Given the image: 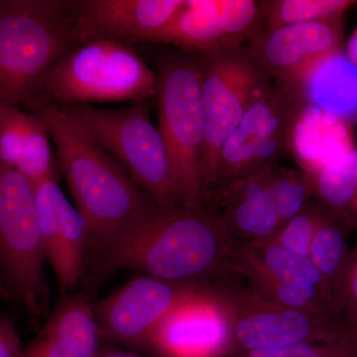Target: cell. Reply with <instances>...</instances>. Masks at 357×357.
Masks as SVG:
<instances>
[{"mask_svg":"<svg viewBox=\"0 0 357 357\" xmlns=\"http://www.w3.org/2000/svg\"><path fill=\"white\" fill-rule=\"evenodd\" d=\"M231 241L206 206H156L96 255L100 272L131 270L171 282L215 281L230 273Z\"/></svg>","mask_w":357,"mask_h":357,"instance_id":"cell-1","label":"cell"},{"mask_svg":"<svg viewBox=\"0 0 357 357\" xmlns=\"http://www.w3.org/2000/svg\"><path fill=\"white\" fill-rule=\"evenodd\" d=\"M29 107L46 122L75 206L88 220L95 255L130 231L156 204L62 105Z\"/></svg>","mask_w":357,"mask_h":357,"instance_id":"cell-2","label":"cell"},{"mask_svg":"<svg viewBox=\"0 0 357 357\" xmlns=\"http://www.w3.org/2000/svg\"><path fill=\"white\" fill-rule=\"evenodd\" d=\"M79 44L70 1L0 0V103L30 105Z\"/></svg>","mask_w":357,"mask_h":357,"instance_id":"cell-3","label":"cell"},{"mask_svg":"<svg viewBox=\"0 0 357 357\" xmlns=\"http://www.w3.org/2000/svg\"><path fill=\"white\" fill-rule=\"evenodd\" d=\"M64 107L123 167L157 206H185L165 143L151 121L147 100L132 102L122 109H103L91 105Z\"/></svg>","mask_w":357,"mask_h":357,"instance_id":"cell-4","label":"cell"},{"mask_svg":"<svg viewBox=\"0 0 357 357\" xmlns=\"http://www.w3.org/2000/svg\"><path fill=\"white\" fill-rule=\"evenodd\" d=\"M156 89L157 75L129 45L93 39L77 45L56 66L33 103L135 102L153 98Z\"/></svg>","mask_w":357,"mask_h":357,"instance_id":"cell-5","label":"cell"},{"mask_svg":"<svg viewBox=\"0 0 357 357\" xmlns=\"http://www.w3.org/2000/svg\"><path fill=\"white\" fill-rule=\"evenodd\" d=\"M202 192L210 197L223 144L241 123L246 110L271 84L270 77L248 48L225 47L202 53Z\"/></svg>","mask_w":357,"mask_h":357,"instance_id":"cell-6","label":"cell"},{"mask_svg":"<svg viewBox=\"0 0 357 357\" xmlns=\"http://www.w3.org/2000/svg\"><path fill=\"white\" fill-rule=\"evenodd\" d=\"M46 262L35 185L0 162V269L13 299L34 321L48 307Z\"/></svg>","mask_w":357,"mask_h":357,"instance_id":"cell-7","label":"cell"},{"mask_svg":"<svg viewBox=\"0 0 357 357\" xmlns=\"http://www.w3.org/2000/svg\"><path fill=\"white\" fill-rule=\"evenodd\" d=\"M199 59L174 58L157 75L159 131L174 176L189 208L203 206L201 157L204 142Z\"/></svg>","mask_w":357,"mask_h":357,"instance_id":"cell-8","label":"cell"},{"mask_svg":"<svg viewBox=\"0 0 357 357\" xmlns=\"http://www.w3.org/2000/svg\"><path fill=\"white\" fill-rule=\"evenodd\" d=\"M227 310L236 351H256L300 344L354 342L344 324L284 307L252 288L230 284L227 277L215 281Z\"/></svg>","mask_w":357,"mask_h":357,"instance_id":"cell-9","label":"cell"},{"mask_svg":"<svg viewBox=\"0 0 357 357\" xmlns=\"http://www.w3.org/2000/svg\"><path fill=\"white\" fill-rule=\"evenodd\" d=\"M280 84H271L246 110L220 152L208 199L236 181L275 163L286 149L294 115L304 102Z\"/></svg>","mask_w":357,"mask_h":357,"instance_id":"cell-10","label":"cell"},{"mask_svg":"<svg viewBox=\"0 0 357 357\" xmlns=\"http://www.w3.org/2000/svg\"><path fill=\"white\" fill-rule=\"evenodd\" d=\"M229 310L215 281L199 284L167 314L141 347L148 357H230Z\"/></svg>","mask_w":357,"mask_h":357,"instance_id":"cell-11","label":"cell"},{"mask_svg":"<svg viewBox=\"0 0 357 357\" xmlns=\"http://www.w3.org/2000/svg\"><path fill=\"white\" fill-rule=\"evenodd\" d=\"M206 281L171 282L139 275L93 304L102 342L139 354L174 307Z\"/></svg>","mask_w":357,"mask_h":357,"instance_id":"cell-12","label":"cell"},{"mask_svg":"<svg viewBox=\"0 0 357 357\" xmlns=\"http://www.w3.org/2000/svg\"><path fill=\"white\" fill-rule=\"evenodd\" d=\"M342 40V20L297 23L265 30L249 42L248 49L275 84L305 100L312 73L344 49Z\"/></svg>","mask_w":357,"mask_h":357,"instance_id":"cell-13","label":"cell"},{"mask_svg":"<svg viewBox=\"0 0 357 357\" xmlns=\"http://www.w3.org/2000/svg\"><path fill=\"white\" fill-rule=\"evenodd\" d=\"M185 0L70 1V18L79 43L109 39L126 45L151 43L184 6Z\"/></svg>","mask_w":357,"mask_h":357,"instance_id":"cell-14","label":"cell"},{"mask_svg":"<svg viewBox=\"0 0 357 357\" xmlns=\"http://www.w3.org/2000/svg\"><path fill=\"white\" fill-rule=\"evenodd\" d=\"M278 163L236 181L211 198L225 236L231 243H252L272 238L282 227L272 191Z\"/></svg>","mask_w":357,"mask_h":357,"instance_id":"cell-15","label":"cell"},{"mask_svg":"<svg viewBox=\"0 0 357 357\" xmlns=\"http://www.w3.org/2000/svg\"><path fill=\"white\" fill-rule=\"evenodd\" d=\"M301 171L311 176L356 149L351 124L304 102L294 115L287 146Z\"/></svg>","mask_w":357,"mask_h":357,"instance_id":"cell-16","label":"cell"},{"mask_svg":"<svg viewBox=\"0 0 357 357\" xmlns=\"http://www.w3.org/2000/svg\"><path fill=\"white\" fill-rule=\"evenodd\" d=\"M102 342L93 304L77 294L58 303L22 357H96Z\"/></svg>","mask_w":357,"mask_h":357,"instance_id":"cell-17","label":"cell"},{"mask_svg":"<svg viewBox=\"0 0 357 357\" xmlns=\"http://www.w3.org/2000/svg\"><path fill=\"white\" fill-rule=\"evenodd\" d=\"M51 134L40 115L0 103V162L33 184L57 177Z\"/></svg>","mask_w":357,"mask_h":357,"instance_id":"cell-18","label":"cell"},{"mask_svg":"<svg viewBox=\"0 0 357 357\" xmlns=\"http://www.w3.org/2000/svg\"><path fill=\"white\" fill-rule=\"evenodd\" d=\"M305 100L349 123H357V66L344 49L314 70L305 88Z\"/></svg>","mask_w":357,"mask_h":357,"instance_id":"cell-19","label":"cell"},{"mask_svg":"<svg viewBox=\"0 0 357 357\" xmlns=\"http://www.w3.org/2000/svg\"><path fill=\"white\" fill-rule=\"evenodd\" d=\"M151 43L201 53L225 48L218 0H185L176 17Z\"/></svg>","mask_w":357,"mask_h":357,"instance_id":"cell-20","label":"cell"},{"mask_svg":"<svg viewBox=\"0 0 357 357\" xmlns=\"http://www.w3.org/2000/svg\"><path fill=\"white\" fill-rule=\"evenodd\" d=\"M89 243L88 220L63 194L59 203L55 255L49 262L63 290L76 288L81 280Z\"/></svg>","mask_w":357,"mask_h":357,"instance_id":"cell-21","label":"cell"},{"mask_svg":"<svg viewBox=\"0 0 357 357\" xmlns=\"http://www.w3.org/2000/svg\"><path fill=\"white\" fill-rule=\"evenodd\" d=\"M312 198L357 229V148L332 165L307 175Z\"/></svg>","mask_w":357,"mask_h":357,"instance_id":"cell-22","label":"cell"},{"mask_svg":"<svg viewBox=\"0 0 357 357\" xmlns=\"http://www.w3.org/2000/svg\"><path fill=\"white\" fill-rule=\"evenodd\" d=\"M351 230L352 227L344 218L324 206L323 215L312 238L309 258L333 291L351 250L349 246Z\"/></svg>","mask_w":357,"mask_h":357,"instance_id":"cell-23","label":"cell"},{"mask_svg":"<svg viewBox=\"0 0 357 357\" xmlns=\"http://www.w3.org/2000/svg\"><path fill=\"white\" fill-rule=\"evenodd\" d=\"M356 0H274L268 6L267 29L297 23L342 20Z\"/></svg>","mask_w":357,"mask_h":357,"instance_id":"cell-24","label":"cell"},{"mask_svg":"<svg viewBox=\"0 0 357 357\" xmlns=\"http://www.w3.org/2000/svg\"><path fill=\"white\" fill-rule=\"evenodd\" d=\"M269 1L218 0L225 47H241L267 29Z\"/></svg>","mask_w":357,"mask_h":357,"instance_id":"cell-25","label":"cell"},{"mask_svg":"<svg viewBox=\"0 0 357 357\" xmlns=\"http://www.w3.org/2000/svg\"><path fill=\"white\" fill-rule=\"evenodd\" d=\"M272 191L282 225L298 215L312 199L307 174L288 167H277Z\"/></svg>","mask_w":357,"mask_h":357,"instance_id":"cell-26","label":"cell"},{"mask_svg":"<svg viewBox=\"0 0 357 357\" xmlns=\"http://www.w3.org/2000/svg\"><path fill=\"white\" fill-rule=\"evenodd\" d=\"M323 211L324 206L318 201L310 202L298 215L284 223L270 239L296 255L309 257L312 238Z\"/></svg>","mask_w":357,"mask_h":357,"instance_id":"cell-27","label":"cell"},{"mask_svg":"<svg viewBox=\"0 0 357 357\" xmlns=\"http://www.w3.org/2000/svg\"><path fill=\"white\" fill-rule=\"evenodd\" d=\"M333 296L342 319L351 331L357 321V241L333 285Z\"/></svg>","mask_w":357,"mask_h":357,"instance_id":"cell-28","label":"cell"},{"mask_svg":"<svg viewBox=\"0 0 357 357\" xmlns=\"http://www.w3.org/2000/svg\"><path fill=\"white\" fill-rule=\"evenodd\" d=\"M230 357H357V345L354 342L300 344L267 351H236Z\"/></svg>","mask_w":357,"mask_h":357,"instance_id":"cell-29","label":"cell"},{"mask_svg":"<svg viewBox=\"0 0 357 357\" xmlns=\"http://www.w3.org/2000/svg\"><path fill=\"white\" fill-rule=\"evenodd\" d=\"M23 349L15 319L0 314V357H22Z\"/></svg>","mask_w":357,"mask_h":357,"instance_id":"cell-30","label":"cell"},{"mask_svg":"<svg viewBox=\"0 0 357 357\" xmlns=\"http://www.w3.org/2000/svg\"><path fill=\"white\" fill-rule=\"evenodd\" d=\"M96 357H145L142 354L102 342Z\"/></svg>","mask_w":357,"mask_h":357,"instance_id":"cell-31","label":"cell"},{"mask_svg":"<svg viewBox=\"0 0 357 357\" xmlns=\"http://www.w3.org/2000/svg\"><path fill=\"white\" fill-rule=\"evenodd\" d=\"M345 55L349 59V61L357 66V26L354 31L352 32L351 36L347 41V47L344 49Z\"/></svg>","mask_w":357,"mask_h":357,"instance_id":"cell-32","label":"cell"},{"mask_svg":"<svg viewBox=\"0 0 357 357\" xmlns=\"http://www.w3.org/2000/svg\"><path fill=\"white\" fill-rule=\"evenodd\" d=\"M0 297L6 298V299H13V295L9 292L8 288L4 280L3 275H2L1 269H0Z\"/></svg>","mask_w":357,"mask_h":357,"instance_id":"cell-33","label":"cell"},{"mask_svg":"<svg viewBox=\"0 0 357 357\" xmlns=\"http://www.w3.org/2000/svg\"><path fill=\"white\" fill-rule=\"evenodd\" d=\"M351 333L352 335V340H354V344L357 345V321L356 323L352 326L351 328Z\"/></svg>","mask_w":357,"mask_h":357,"instance_id":"cell-34","label":"cell"}]
</instances>
